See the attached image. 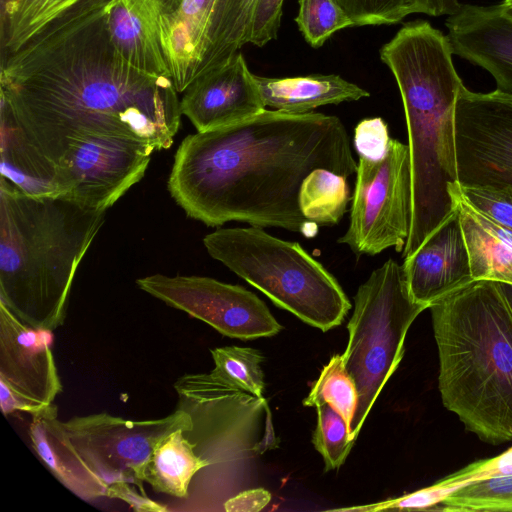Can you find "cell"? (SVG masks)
<instances>
[{
	"mask_svg": "<svg viewBox=\"0 0 512 512\" xmlns=\"http://www.w3.org/2000/svg\"><path fill=\"white\" fill-rule=\"evenodd\" d=\"M154 151L148 143L125 137L78 139L55 165L59 196L106 211L142 179Z\"/></svg>",
	"mask_w": 512,
	"mask_h": 512,
	"instance_id": "7c38bea8",
	"label": "cell"
},
{
	"mask_svg": "<svg viewBox=\"0 0 512 512\" xmlns=\"http://www.w3.org/2000/svg\"><path fill=\"white\" fill-rule=\"evenodd\" d=\"M342 354L358 403L350 424L355 441L377 397L404 355L407 332L429 307L410 294L403 266L389 259L359 286Z\"/></svg>",
	"mask_w": 512,
	"mask_h": 512,
	"instance_id": "ba28073f",
	"label": "cell"
},
{
	"mask_svg": "<svg viewBox=\"0 0 512 512\" xmlns=\"http://www.w3.org/2000/svg\"><path fill=\"white\" fill-rule=\"evenodd\" d=\"M257 0H182L161 23L164 58L178 93L250 43Z\"/></svg>",
	"mask_w": 512,
	"mask_h": 512,
	"instance_id": "9c48e42d",
	"label": "cell"
},
{
	"mask_svg": "<svg viewBox=\"0 0 512 512\" xmlns=\"http://www.w3.org/2000/svg\"><path fill=\"white\" fill-rule=\"evenodd\" d=\"M402 266L413 299L428 307L474 282L457 208Z\"/></svg>",
	"mask_w": 512,
	"mask_h": 512,
	"instance_id": "ac0fdd59",
	"label": "cell"
},
{
	"mask_svg": "<svg viewBox=\"0 0 512 512\" xmlns=\"http://www.w3.org/2000/svg\"><path fill=\"white\" fill-rule=\"evenodd\" d=\"M82 0H0L1 58L17 51L40 30Z\"/></svg>",
	"mask_w": 512,
	"mask_h": 512,
	"instance_id": "d4e9b609",
	"label": "cell"
},
{
	"mask_svg": "<svg viewBox=\"0 0 512 512\" xmlns=\"http://www.w3.org/2000/svg\"><path fill=\"white\" fill-rule=\"evenodd\" d=\"M214 368L211 373L228 383L263 398L265 387L260 351L238 346H225L211 350Z\"/></svg>",
	"mask_w": 512,
	"mask_h": 512,
	"instance_id": "f1b7e54d",
	"label": "cell"
},
{
	"mask_svg": "<svg viewBox=\"0 0 512 512\" xmlns=\"http://www.w3.org/2000/svg\"><path fill=\"white\" fill-rule=\"evenodd\" d=\"M181 1L109 0L107 24L110 36L132 65L170 79L161 44V23Z\"/></svg>",
	"mask_w": 512,
	"mask_h": 512,
	"instance_id": "d6986e66",
	"label": "cell"
},
{
	"mask_svg": "<svg viewBox=\"0 0 512 512\" xmlns=\"http://www.w3.org/2000/svg\"><path fill=\"white\" fill-rule=\"evenodd\" d=\"M354 26L392 25L413 14L411 0H335Z\"/></svg>",
	"mask_w": 512,
	"mask_h": 512,
	"instance_id": "1f68e13d",
	"label": "cell"
},
{
	"mask_svg": "<svg viewBox=\"0 0 512 512\" xmlns=\"http://www.w3.org/2000/svg\"><path fill=\"white\" fill-rule=\"evenodd\" d=\"M0 107V182L31 196H59L56 166L28 142L9 111Z\"/></svg>",
	"mask_w": 512,
	"mask_h": 512,
	"instance_id": "603a6c76",
	"label": "cell"
},
{
	"mask_svg": "<svg viewBox=\"0 0 512 512\" xmlns=\"http://www.w3.org/2000/svg\"><path fill=\"white\" fill-rule=\"evenodd\" d=\"M264 104L273 110L304 114L342 102L357 101L370 93L336 74L270 78L255 75Z\"/></svg>",
	"mask_w": 512,
	"mask_h": 512,
	"instance_id": "7402d4cb",
	"label": "cell"
},
{
	"mask_svg": "<svg viewBox=\"0 0 512 512\" xmlns=\"http://www.w3.org/2000/svg\"><path fill=\"white\" fill-rule=\"evenodd\" d=\"M52 404L31 415L28 436L44 466L65 488L84 501L106 497L108 485L96 475L69 443Z\"/></svg>",
	"mask_w": 512,
	"mask_h": 512,
	"instance_id": "ffe728a7",
	"label": "cell"
},
{
	"mask_svg": "<svg viewBox=\"0 0 512 512\" xmlns=\"http://www.w3.org/2000/svg\"><path fill=\"white\" fill-rule=\"evenodd\" d=\"M265 109L255 75L241 52L193 81L180 100L181 114L197 132L243 121Z\"/></svg>",
	"mask_w": 512,
	"mask_h": 512,
	"instance_id": "9a60e30c",
	"label": "cell"
},
{
	"mask_svg": "<svg viewBox=\"0 0 512 512\" xmlns=\"http://www.w3.org/2000/svg\"><path fill=\"white\" fill-rule=\"evenodd\" d=\"M350 222L338 239L357 256L393 247L402 252L410 232L412 177L408 144L391 138L380 160L359 157Z\"/></svg>",
	"mask_w": 512,
	"mask_h": 512,
	"instance_id": "30bf717a",
	"label": "cell"
},
{
	"mask_svg": "<svg viewBox=\"0 0 512 512\" xmlns=\"http://www.w3.org/2000/svg\"><path fill=\"white\" fill-rule=\"evenodd\" d=\"M500 4L507 15L512 18V0H502Z\"/></svg>",
	"mask_w": 512,
	"mask_h": 512,
	"instance_id": "60d3db41",
	"label": "cell"
},
{
	"mask_svg": "<svg viewBox=\"0 0 512 512\" xmlns=\"http://www.w3.org/2000/svg\"><path fill=\"white\" fill-rule=\"evenodd\" d=\"M271 494L264 488H253L238 492L224 502L226 512H258L268 505Z\"/></svg>",
	"mask_w": 512,
	"mask_h": 512,
	"instance_id": "74e56055",
	"label": "cell"
},
{
	"mask_svg": "<svg viewBox=\"0 0 512 512\" xmlns=\"http://www.w3.org/2000/svg\"><path fill=\"white\" fill-rule=\"evenodd\" d=\"M284 0H257L250 43L262 47L275 39L281 24Z\"/></svg>",
	"mask_w": 512,
	"mask_h": 512,
	"instance_id": "d590c367",
	"label": "cell"
},
{
	"mask_svg": "<svg viewBox=\"0 0 512 512\" xmlns=\"http://www.w3.org/2000/svg\"><path fill=\"white\" fill-rule=\"evenodd\" d=\"M173 387L176 408L192 421L184 435L208 463L192 479L180 510H219L237 489L248 459L275 444L268 404L211 372L184 374Z\"/></svg>",
	"mask_w": 512,
	"mask_h": 512,
	"instance_id": "8992f818",
	"label": "cell"
},
{
	"mask_svg": "<svg viewBox=\"0 0 512 512\" xmlns=\"http://www.w3.org/2000/svg\"><path fill=\"white\" fill-rule=\"evenodd\" d=\"M108 2L80 1L1 58L0 106L54 165L70 143L93 135L168 149L180 126L172 80L135 67L114 45Z\"/></svg>",
	"mask_w": 512,
	"mask_h": 512,
	"instance_id": "6da1fadb",
	"label": "cell"
},
{
	"mask_svg": "<svg viewBox=\"0 0 512 512\" xmlns=\"http://www.w3.org/2000/svg\"><path fill=\"white\" fill-rule=\"evenodd\" d=\"M498 283V282H497ZM503 295L505 296L510 310L512 312V285L506 283H498Z\"/></svg>",
	"mask_w": 512,
	"mask_h": 512,
	"instance_id": "ab89813d",
	"label": "cell"
},
{
	"mask_svg": "<svg viewBox=\"0 0 512 512\" xmlns=\"http://www.w3.org/2000/svg\"><path fill=\"white\" fill-rule=\"evenodd\" d=\"M324 402L336 408L350 426L358 403V392L340 354L330 358L303 400V404L309 407H316Z\"/></svg>",
	"mask_w": 512,
	"mask_h": 512,
	"instance_id": "83f0119b",
	"label": "cell"
},
{
	"mask_svg": "<svg viewBox=\"0 0 512 512\" xmlns=\"http://www.w3.org/2000/svg\"><path fill=\"white\" fill-rule=\"evenodd\" d=\"M388 124L381 117L361 120L354 128L353 143L359 157L380 160L390 144Z\"/></svg>",
	"mask_w": 512,
	"mask_h": 512,
	"instance_id": "e575fe53",
	"label": "cell"
},
{
	"mask_svg": "<svg viewBox=\"0 0 512 512\" xmlns=\"http://www.w3.org/2000/svg\"><path fill=\"white\" fill-rule=\"evenodd\" d=\"M447 35L426 20L405 23L380 49L398 85L408 131L412 215L402 258L456 210L455 109L464 86Z\"/></svg>",
	"mask_w": 512,
	"mask_h": 512,
	"instance_id": "3957f363",
	"label": "cell"
},
{
	"mask_svg": "<svg viewBox=\"0 0 512 512\" xmlns=\"http://www.w3.org/2000/svg\"><path fill=\"white\" fill-rule=\"evenodd\" d=\"M512 473V448L493 459L471 464L457 473L433 484L444 496L466 483L498 475Z\"/></svg>",
	"mask_w": 512,
	"mask_h": 512,
	"instance_id": "836d02e7",
	"label": "cell"
},
{
	"mask_svg": "<svg viewBox=\"0 0 512 512\" xmlns=\"http://www.w3.org/2000/svg\"><path fill=\"white\" fill-rule=\"evenodd\" d=\"M450 193L459 212L473 280L512 285V233L474 208L459 183Z\"/></svg>",
	"mask_w": 512,
	"mask_h": 512,
	"instance_id": "44dd1931",
	"label": "cell"
},
{
	"mask_svg": "<svg viewBox=\"0 0 512 512\" xmlns=\"http://www.w3.org/2000/svg\"><path fill=\"white\" fill-rule=\"evenodd\" d=\"M449 512H512V473L458 486L434 507Z\"/></svg>",
	"mask_w": 512,
	"mask_h": 512,
	"instance_id": "4316f807",
	"label": "cell"
},
{
	"mask_svg": "<svg viewBox=\"0 0 512 512\" xmlns=\"http://www.w3.org/2000/svg\"><path fill=\"white\" fill-rule=\"evenodd\" d=\"M44 332L24 324L0 302V383L38 406L53 404L63 391Z\"/></svg>",
	"mask_w": 512,
	"mask_h": 512,
	"instance_id": "2e32d148",
	"label": "cell"
},
{
	"mask_svg": "<svg viewBox=\"0 0 512 512\" xmlns=\"http://www.w3.org/2000/svg\"><path fill=\"white\" fill-rule=\"evenodd\" d=\"M445 26L453 55L486 70L496 91L512 97V18L501 4H462Z\"/></svg>",
	"mask_w": 512,
	"mask_h": 512,
	"instance_id": "e0dca14e",
	"label": "cell"
},
{
	"mask_svg": "<svg viewBox=\"0 0 512 512\" xmlns=\"http://www.w3.org/2000/svg\"><path fill=\"white\" fill-rule=\"evenodd\" d=\"M356 173L349 134L334 115L262 112L185 137L174 156L168 190L185 213L208 226L238 221L278 227L305 238L316 223L299 207L315 169Z\"/></svg>",
	"mask_w": 512,
	"mask_h": 512,
	"instance_id": "7a4b0ae2",
	"label": "cell"
},
{
	"mask_svg": "<svg viewBox=\"0 0 512 512\" xmlns=\"http://www.w3.org/2000/svg\"><path fill=\"white\" fill-rule=\"evenodd\" d=\"M203 244L212 258L275 305L323 332L340 325L351 309L336 278L297 242L252 226L216 229Z\"/></svg>",
	"mask_w": 512,
	"mask_h": 512,
	"instance_id": "52a82bcc",
	"label": "cell"
},
{
	"mask_svg": "<svg viewBox=\"0 0 512 512\" xmlns=\"http://www.w3.org/2000/svg\"><path fill=\"white\" fill-rule=\"evenodd\" d=\"M59 423L78 455L107 485L128 482L144 495L139 475L155 446L168 434L192 427L190 415L179 408L158 419L130 420L101 412Z\"/></svg>",
	"mask_w": 512,
	"mask_h": 512,
	"instance_id": "8fae6325",
	"label": "cell"
},
{
	"mask_svg": "<svg viewBox=\"0 0 512 512\" xmlns=\"http://www.w3.org/2000/svg\"><path fill=\"white\" fill-rule=\"evenodd\" d=\"M458 183L512 194V97L463 86L456 102Z\"/></svg>",
	"mask_w": 512,
	"mask_h": 512,
	"instance_id": "4fadbf2b",
	"label": "cell"
},
{
	"mask_svg": "<svg viewBox=\"0 0 512 512\" xmlns=\"http://www.w3.org/2000/svg\"><path fill=\"white\" fill-rule=\"evenodd\" d=\"M317 425L313 434L315 449L322 455L325 471L339 468L355 443L350 426L343 415L330 403L316 406Z\"/></svg>",
	"mask_w": 512,
	"mask_h": 512,
	"instance_id": "f546056e",
	"label": "cell"
},
{
	"mask_svg": "<svg viewBox=\"0 0 512 512\" xmlns=\"http://www.w3.org/2000/svg\"><path fill=\"white\" fill-rule=\"evenodd\" d=\"M298 29L313 48L321 47L337 31L354 23L335 0H298Z\"/></svg>",
	"mask_w": 512,
	"mask_h": 512,
	"instance_id": "4dcf8cb0",
	"label": "cell"
},
{
	"mask_svg": "<svg viewBox=\"0 0 512 512\" xmlns=\"http://www.w3.org/2000/svg\"><path fill=\"white\" fill-rule=\"evenodd\" d=\"M460 186L464 198L477 210L512 233V194L489 187Z\"/></svg>",
	"mask_w": 512,
	"mask_h": 512,
	"instance_id": "d6a6232c",
	"label": "cell"
},
{
	"mask_svg": "<svg viewBox=\"0 0 512 512\" xmlns=\"http://www.w3.org/2000/svg\"><path fill=\"white\" fill-rule=\"evenodd\" d=\"M351 199L346 176L319 168L304 179L299 207L308 220L319 226H331L341 221Z\"/></svg>",
	"mask_w": 512,
	"mask_h": 512,
	"instance_id": "484cf974",
	"label": "cell"
},
{
	"mask_svg": "<svg viewBox=\"0 0 512 512\" xmlns=\"http://www.w3.org/2000/svg\"><path fill=\"white\" fill-rule=\"evenodd\" d=\"M178 429L164 437L143 464L139 480L152 489L186 500L194 476L208 463L195 452V445Z\"/></svg>",
	"mask_w": 512,
	"mask_h": 512,
	"instance_id": "cb8c5ba5",
	"label": "cell"
},
{
	"mask_svg": "<svg viewBox=\"0 0 512 512\" xmlns=\"http://www.w3.org/2000/svg\"><path fill=\"white\" fill-rule=\"evenodd\" d=\"M413 13H422L433 17L450 16L461 7L459 0H411Z\"/></svg>",
	"mask_w": 512,
	"mask_h": 512,
	"instance_id": "f35d334b",
	"label": "cell"
},
{
	"mask_svg": "<svg viewBox=\"0 0 512 512\" xmlns=\"http://www.w3.org/2000/svg\"><path fill=\"white\" fill-rule=\"evenodd\" d=\"M128 482H114L108 485L106 497L116 498L126 502L137 512H166L170 509L163 504L155 502L147 495L138 493Z\"/></svg>",
	"mask_w": 512,
	"mask_h": 512,
	"instance_id": "8d00e7d4",
	"label": "cell"
},
{
	"mask_svg": "<svg viewBox=\"0 0 512 512\" xmlns=\"http://www.w3.org/2000/svg\"><path fill=\"white\" fill-rule=\"evenodd\" d=\"M444 407L467 430L512 440V312L497 282L479 280L432 304Z\"/></svg>",
	"mask_w": 512,
	"mask_h": 512,
	"instance_id": "5b68a950",
	"label": "cell"
},
{
	"mask_svg": "<svg viewBox=\"0 0 512 512\" xmlns=\"http://www.w3.org/2000/svg\"><path fill=\"white\" fill-rule=\"evenodd\" d=\"M105 212L0 182V302L29 327H61L75 273Z\"/></svg>",
	"mask_w": 512,
	"mask_h": 512,
	"instance_id": "277c9868",
	"label": "cell"
},
{
	"mask_svg": "<svg viewBox=\"0 0 512 512\" xmlns=\"http://www.w3.org/2000/svg\"><path fill=\"white\" fill-rule=\"evenodd\" d=\"M142 291L201 320L224 336L242 340L270 337L282 326L251 291L205 276L154 274L139 278Z\"/></svg>",
	"mask_w": 512,
	"mask_h": 512,
	"instance_id": "5bb4252c",
	"label": "cell"
}]
</instances>
